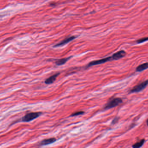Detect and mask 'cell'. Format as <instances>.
<instances>
[{"instance_id": "ba28073f", "label": "cell", "mask_w": 148, "mask_h": 148, "mask_svg": "<svg viewBox=\"0 0 148 148\" xmlns=\"http://www.w3.org/2000/svg\"><path fill=\"white\" fill-rule=\"evenodd\" d=\"M56 141V139L55 138H49V139H45L41 142L40 143V146H46V145H49L52 144L55 142Z\"/></svg>"}, {"instance_id": "5b68a950", "label": "cell", "mask_w": 148, "mask_h": 148, "mask_svg": "<svg viewBox=\"0 0 148 148\" xmlns=\"http://www.w3.org/2000/svg\"><path fill=\"white\" fill-rule=\"evenodd\" d=\"M76 38V36H69V37H67V38L64 39V40H63V41H62L61 42L59 43L56 44V45L54 46V47H61V46H63V45L69 43L70 42L72 41H73L74 39H75Z\"/></svg>"}, {"instance_id": "3957f363", "label": "cell", "mask_w": 148, "mask_h": 148, "mask_svg": "<svg viewBox=\"0 0 148 148\" xmlns=\"http://www.w3.org/2000/svg\"><path fill=\"white\" fill-rule=\"evenodd\" d=\"M148 85V80L134 87L130 91V93H138L144 89Z\"/></svg>"}, {"instance_id": "52a82bcc", "label": "cell", "mask_w": 148, "mask_h": 148, "mask_svg": "<svg viewBox=\"0 0 148 148\" xmlns=\"http://www.w3.org/2000/svg\"><path fill=\"white\" fill-rule=\"evenodd\" d=\"M60 73H57L49 77L45 80V83L47 84H51L53 83L56 80V78L60 75Z\"/></svg>"}, {"instance_id": "9c48e42d", "label": "cell", "mask_w": 148, "mask_h": 148, "mask_svg": "<svg viewBox=\"0 0 148 148\" xmlns=\"http://www.w3.org/2000/svg\"><path fill=\"white\" fill-rule=\"evenodd\" d=\"M72 56L67 57V58H62V59H59L56 61L55 63L57 66H61L65 64L69 60L71 59Z\"/></svg>"}, {"instance_id": "8fae6325", "label": "cell", "mask_w": 148, "mask_h": 148, "mask_svg": "<svg viewBox=\"0 0 148 148\" xmlns=\"http://www.w3.org/2000/svg\"><path fill=\"white\" fill-rule=\"evenodd\" d=\"M145 140L144 139H143V140H141L140 142H136V143H135L133 146V147L134 148H140L141 147H142L144 144V142H145Z\"/></svg>"}, {"instance_id": "30bf717a", "label": "cell", "mask_w": 148, "mask_h": 148, "mask_svg": "<svg viewBox=\"0 0 148 148\" xmlns=\"http://www.w3.org/2000/svg\"><path fill=\"white\" fill-rule=\"evenodd\" d=\"M148 68V63L141 64L136 67V70L137 72H141Z\"/></svg>"}, {"instance_id": "4fadbf2b", "label": "cell", "mask_w": 148, "mask_h": 148, "mask_svg": "<svg viewBox=\"0 0 148 148\" xmlns=\"http://www.w3.org/2000/svg\"><path fill=\"white\" fill-rule=\"evenodd\" d=\"M148 41V37H143V38H140L139 40H137L136 41V42L138 43H142L144 42L147 41Z\"/></svg>"}, {"instance_id": "7a4b0ae2", "label": "cell", "mask_w": 148, "mask_h": 148, "mask_svg": "<svg viewBox=\"0 0 148 148\" xmlns=\"http://www.w3.org/2000/svg\"><path fill=\"white\" fill-rule=\"evenodd\" d=\"M123 102L122 100L120 98H115L110 101L104 106V109H108L114 107Z\"/></svg>"}, {"instance_id": "8992f818", "label": "cell", "mask_w": 148, "mask_h": 148, "mask_svg": "<svg viewBox=\"0 0 148 148\" xmlns=\"http://www.w3.org/2000/svg\"><path fill=\"white\" fill-rule=\"evenodd\" d=\"M126 55V52L124 50H120V51L115 53L111 56H112V60H118L124 57Z\"/></svg>"}, {"instance_id": "277c9868", "label": "cell", "mask_w": 148, "mask_h": 148, "mask_svg": "<svg viewBox=\"0 0 148 148\" xmlns=\"http://www.w3.org/2000/svg\"><path fill=\"white\" fill-rule=\"evenodd\" d=\"M112 60H112V56H109V57H106V58L100 59V60L93 61L90 62L87 65V67H92V66H95V65L103 64V63H105L112 61Z\"/></svg>"}, {"instance_id": "5bb4252c", "label": "cell", "mask_w": 148, "mask_h": 148, "mask_svg": "<svg viewBox=\"0 0 148 148\" xmlns=\"http://www.w3.org/2000/svg\"><path fill=\"white\" fill-rule=\"evenodd\" d=\"M118 119H119V118H115L114 120H113V122H112V123L113 124H114L116 122L118 121Z\"/></svg>"}, {"instance_id": "7c38bea8", "label": "cell", "mask_w": 148, "mask_h": 148, "mask_svg": "<svg viewBox=\"0 0 148 148\" xmlns=\"http://www.w3.org/2000/svg\"><path fill=\"white\" fill-rule=\"evenodd\" d=\"M84 114V111H78V112H75V113H73L70 116H77L81 115H83Z\"/></svg>"}, {"instance_id": "9a60e30c", "label": "cell", "mask_w": 148, "mask_h": 148, "mask_svg": "<svg viewBox=\"0 0 148 148\" xmlns=\"http://www.w3.org/2000/svg\"><path fill=\"white\" fill-rule=\"evenodd\" d=\"M147 125L148 126V119L147 120Z\"/></svg>"}, {"instance_id": "6da1fadb", "label": "cell", "mask_w": 148, "mask_h": 148, "mask_svg": "<svg viewBox=\"0 0 148 148\" xmlns=\"http://www.w3.org/2000/svg\"><path fill=\"white\" fill-rule=\"evenodd\" d=\"M42 114L41 112H33L25 115L22 118V121L23 122H29L38 118Z\"/></svg>"}]
</instances>
